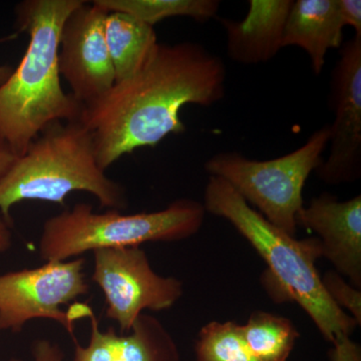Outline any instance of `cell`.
<instances>
[{
  "mask_svg": "<svg viewBox=\"0 0 361 361\" xmlns=\"http://www.w3.org/2000/svg\"><path fill=\"white\" fill-rule=\"evenodd\" d=\"M241 330L251 353L261 361H287L300 336L290 319L266 311L252 313Z\"/></svg>",
  "mask_w": 361,
  "mask_h": 361,
  "instance_id": "cell-16",
  "label": "cell"
},
{
  "mask_svg": "<svg viewBox=\"0 0 361 361\" xmlns=\"http://www.w3.org/2000/svg\"><path fill=\"white\" fill-rule=\"evenodd\" d=\"M13 246V224L0 215V253L7 252Z\"/></svg>",
  "mask_w": 361,
  "mask_h": 361,
  "instance_id": "cell-24",
  "label": "cell"
},
{
  "mask_svg": "<svg viewBox=\"0 0 361 361\" xmlns=\"http://www.w3.org/2000/svg\"><path fill=\"white\" fill-rule=\"evenodd\" d=\"M297 226L318 235L322 256L355 288L361 287V196L339 202L323 193L297 215Z\"/></svg>",
  "mask_w": 361,
  "mask_h": 361,
  "instance_id": "cell-11",
  "label": "cell"
},
{
  "mask_svg": "<svg viewBox=\"0 0 361 361\" xmlns=\"http://www.w3.org/2000/svg\"><path fill=\"white\" fill-rule=\"evenodd\" d=\"M196 361H261L251 353L241 325L211 322L202 327L195 342Z\"/></svg>",
  "mask_w": 361,
  "mask_h": 361,
  "instance_id": "cell-18",
  "label": "cell"
},
{
  "mask_svg": "<svg viewBox=\"0 0 361 361\" xmlns=\"http://www.w3.org/2000/svg\"><path fill=\"white\" fill-rule=\"evenodd\" d=\"M8 361H23V360H20V358L13 357V358H11V360H9Z\"/></svg>",
  "mask_w": 361,
  "mask_h": 361,
  "instance_id": "cell-26",
  "label": "cell"
},
{
  "mask_svg": "<svg viewBox=\"0 0 361 361\" xmlns=\"http://www.w3.org/2000/svg\"><path fill=\"white\" fill-rule=\"evenodd\" d=\"M18 158L8 144L0 137V180L4 179Z\"/></svg>",
  "mask_w": 361,
  "mask_h": 361,
  "instance_id": "cell-23",
  "label": "cell"
},
{
  "mask_svg": "<svg viewBox=\"0 0 361 361\" xmlns=\"http://www.w3.org/2000/svg\"><path fill=\"white\" fill-rule=\"evenodd\" d=\"M330 102L336 120L330 125L329 154L315 172L325 184L353 183L361 176V35L341 47Z\"/></svg>",
  "mask_w": 361,
  "mask_h": 361,
  "instance_id": "cell-9",
  "label": "cell"
},
{
  "mask_svg": "<svg viewBox=\"0 0 361 361\" xmlns=\"http://www.w3.org/2000/svg\"><path fill=\"white\" fill-rule=\"evenodd\" d=\"M85 267L82 256L0 275V330L18 334L32 320L49 319L75 339V322L61 306L89 293Z\"/></svg>",
  "mask_w": 361,
  "mask_h": 361,
  "instance_id": "cell-7",
  "label": "cell"
},
{
  "mask_svg": "<svg viewBox=\"0 0 361 361\" xmlns=\"http://www.w3.org/2000/svg\"><path fill=\"white\" fill-rule=\"evenodd\" d=\"M109 11L84 1L66 18L59 40V71L82 104L96 101L114 87L115 73L104 37Z\"/></svg>",
  "mask_w": 361,
  "mask_h": 361,
  "instance_id": "cell-10",
  "label": "cell"
},
{
  "mask_svg": "<svg viewBox=\"0 0 361 361\" xmlns=\"http://www.w3.org/2000/svg\"><path fill=\"white\" fill-rule=\"evenodd\" d=\"M292 4V0H249L244 20H220L227 39L228 56L247 66L274 59L283 49L285 25Z\"/></svg>",
  "mask_w": 361,
  "mask_h": 361,
  "instance_id": "cell-13",
  "label": "cell"
},
{
  "mask_svg": "<svg viewBox=\"0 0 361 361\" xmlns=\"http://www.w3.org/2000/svg\"><path fill=\"white\" fill-rule=\"evenodd\" d=\"M85 0H25L16 25L30 37L18 68L0 85V137L16 156L56 122L78 121L82 104L61 84L58 56L63 23Z\"/></svg>",
  "mask_w": 361,
  "mask_h": 361,
  "instance_id": "cell-2",
  "label": "cell"
},
{
  "mask_svg": "<svg viewBox=\"0 0 361 361\" xmlns=\"http://www.w3.org/2000/svg\"><path fill=\"white\" fill-rule=\"evenodd\" d=\"M85 318L90 322L89 344L82 346L73 339V361H180L175 339L155 316L142 313L130 331L122 336L113 327L102 331L90 305Z\"/></svg>",
  "mask_w": 361,
  "mask_h": 361,
  "instance_id": "cell-12",
  "label": "cell"
},
{
  "mask_svg": "<svg viewBox=\"0 0 361 361\" xmlns=\"http://www.w3.org/2000/svg\"><path fill=\"white\" fill-rule=\"evenodd\" d=\"M94 195L102 208H128L126 189L97 163L92 132L78 121L45 128L0 180V215L13 225L11 208L23 201L65 206L71 192Z\"/></svg>",
  "mask_w": 361,
  "mask_h": 361,
  "instance_id": "cell-4",
  "label": "cell"
},
{
  "mask_svg": "<svg viewBox=\"0 0 361 361\" xmlns=\"http://www.w3.org/2000/svg\"><path fill=\"white\" fill-rule=\"evenodd\" d=\"M339 7L344 26H351L356 35H361L360 0H339Z\"/></svg>",
  "mask_w": 361,
  "mask_h": 361,
  "instance_id": "cell-22",
  "label": "cell"
},
{
  "mask_svg": "<svg viewBox=\"0 0 361 361\" xmlns=\"http://www.w3.org/2000/svg\"><path fill=\"white\" fill-rule=\"evenodd\" d=\"M13 68L11 66H0V85H4L6 82L11 73H13Z\"/></svg>",
  "mask_w": 361,
  "mask_h": 361,
  "instance_id": "cell-25",
  "label": "cell"
},
{
  "mask_svg": "<svg viewBox=\"0 0 361 361\" xmlns=\"http://www.w3.org/2000/svg\"><path fill=\"white\" fill-rule=\"evenodd\" d=\"M222 59L197 42H158L146 65L116 82L96 101L82 104L80 121L92 132L104 171L135 149L186 132L180 110L211 106L225 96Z\"/></svg>",
  "mask_w": 361,
  "mask_h": 361,
  "instance_id": "cell-1",
  "label": "cell"
},
{
  "mask_svg": "<svg viewBox=\"0 0 361 361\" xmlns=\"http://www.w3.org/2000/svg\"><path fill=\"white\" fill-rule=\"evenodd\" d=\"M92 254V282L103 291L106 317L118 323L123 334L130 331L145 310H169L184 293L178 278L157 274L141 247L99 249Z\"/></svg>",
  "mask_w": 361,
  "mask_h": 361,
  "instance_id": "cell-8",
  "label": "cell"
},
{
  "mask_svg": "<svg viewBox=\"0 0 361 361\" xmlns=\"http://www.w3.org/2000/svg\"><path fill=\"white\" fill-rule=\"evenodd\" d=\"M329 140L330 125H324L302 147L279 158L255 161L237 152H224L211 157L204 167L255 206L268 222L295 237L297 215L304 207V185L322 165Z\"/></svg>",
  "mask_w": 361,
  "mask_h": 361,
  "instance_id": "cell-6",
  "label": "cell"
},
{
  "mask_svg": "<svg viewBox=\"0 0 361 361\" xmlns=\"http://www.w3.org/2000/svg\"><path fill=\"white\" fill-rule=\"evenodd\" d=\"M323 287L329 294V298L338 306L341 310H348L351 317L361 324V292L348 284L343 276L336 270L327 271L322 277Z\"/></svg>",
  "mask_w": 361,
  "mask_h": 361,
  "instance_id": "cell-19",
  "label": "cell"
},
{
  "mask_svg": "<svg viewBox=\"0 0 361 361\" xmlns=\"http://www.w3.org/2000/svg\"><path fill=\"white\" fill-rule=\"evenodd\" d=\"M334 348L330 349L329 357L331 361H361L360 346L351 341L350 336L337 337L332 342Z\"/></svg>",
  "mask_w": 361,
  "mask_h": 361,
  "instance_id": "cell-20",
  "label": "cell"
},
{
  "mask_svg": "<svg viewBox=\"0 0 361 361\" xmlns=\"http://www.w3.org/2000/svg\"><path fill=\"white\" fill-rule=\"evenodd\" d=\"M33 361H63L65 355L59 344L47 339H37L32 342Z\"/></svg>",
  "mask_w": 361,
  "mask_h": 361,
  "instance_id": "cell-21",
  "label": "cell"
},
{
  "mask_svg": "<svg viewBox=\"0 0 361 361\" xmlns=\"http://www.w3.org/2000/svg\"><path fill=\"white\" fill-rule=\"evenodd\" d=\"M207 213L231 223L257 251L268 268L261 282L275 303H297L323 338L350 336L357 322L341 310L323 287L315 262L322 257L319 239L297 240L267 220L224 180L210 176L204 193Z\"/></svg>",
  "mask_w": 361,
  "mask_h": 361,
  "instance_id": "cell-3",
  "label": "cell"
},
{
  "mask_svg": "<svg viewBox=\"0 0 361 361\" xmlns=\"http://www.w3.org/2000/svg\"><path fill=\"white\" fill-rule=\"evenodd\" d=\"M108 11H120L154 27L157 23L176 16H187L199 23L215 18L218 0H94Z\"/></svg>",
  "mask_w": 361,
  "mask_h": 361,
  "instance_id": "cell-17",
  "label": "cell"
},
{
  "mask_svg": "<svg viewBox=\"0 0 361 361\" xmlns=\"http://www.w3.org/2000/svg\"><path fill=\"white\" fill-rule=\"evenodd\" d=\"M104 37L116 82H123L141 70L158 44L155 28L120 11L106 14Z\"/></svg>",
  "mask_w": 361,
  "mask_h": 361,
  "instance_id": "cell-15",
  "label": "cell"
},
{
  "mask_svg": "<svg viewBox=\"0 0 361 361\" xmlns=\"http://www.w3.org/2000/svg\"><path fill=\"white\" fill-rule=\"evenodd\" d=\"M206 213L203 204L188 198L178 199L164 210L129 215L115 209L94 212L90 204L78 203L45 221L39 257L44 262H58L99 249L180 241L199 232Z\"/></svg>",
  "mask_w": 361,
  "mask_h": 361,
  "instance_id": "cell-5",
  "label": "cell"
},
{
  "mask_svg": "<svg viewBox=\"0 0 361 361\" xmlns=\"http://www.w3.org/2000/svg\"><path fill=\"white\" fill-rule=\"evenodd\" d=\"M344 27L339 0H297L287 18L282 47L302 49L313 73L319 75L329 49L342 47Z\"/></svg>",
  "mask_w": 361,
  "mask_h": 361,
  "instance_id": "cell-14",
  "label": "cell"
}]
</instances>
